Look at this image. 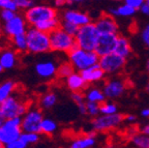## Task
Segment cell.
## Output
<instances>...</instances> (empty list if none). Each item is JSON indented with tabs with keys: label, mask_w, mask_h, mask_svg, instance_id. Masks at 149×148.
I'll return each instance as SVG.
<instances>
[{
	"label": "cell",
	"mask_w": 149,
	"mask_h": 148,
	"mask_svg": "<svg viewBox=\"0 0 149 148\" xmlns=\"http://www.w3.org/2000/svg\"><path fill=\"white\" fill-rule=\"evenodd\" d=\"M0 52H1V48H0Z\"/></svg>",
	"instance_id": "56"
},
{
	"label": "cell",
	"mask_w": 149,
	"mask_h": 148,
	"mask_svg": "<svg viewBox=\"0 0 149 148\" xmlns=\"http://www.w3.org/2000/svg\"><path fill=\"white\" fill-rule=\"evenodd\" d=\"M78 110H79V113L81 115H87L86 113V103H84V104L81 105H78Z\"/></svg>",
	"instance_id": "43"
},
{
	"label": "cell",
	"mask_w": 149,
	"mask_h": 148,
	"mask_svg": "<svg viewBox=\"0 0 149 148\" xmlns=\"http://www.w3.org/2000/svg\"><path fill=\"white\" fill-rule=\"evenodd\" d=\"M145 3H146V4H148L149 5V0H146V1H144Z\"/></svg>",
	"instance_id": "54"
},
{
	"label": "cell",
	"mask_w": 149,
	"mask_h": 148,
	"mask_svg": "<svg viewBox=\"0 0 149 148\" xmlns=\"http://www.w3.org/2000/svg\"><path fill=\"white\" fill-rule=\"evenodd\" d=\"M113 53L126 60V58L132 53V46H130V40H128L125 36L118 35Z\"/></svg>",
	"instance_id": "19"
},
{
	"label": "cell",
	"mask_w": 149,
	"mask_h": 148,
	"mask_svg": "<svg viewBox=\"0 0 149 148\" xmlns=\"http://www.w3.org/2000/svg\"><path fill=\"white\" fill-rule=\"evenodd\" d=\"M118 112L117 106L112 102H105L100 105V115H113Z\"/></svg>",
	"instance_id": "30"
},
{
	"label": "cell",
	"mask_w": 149,
	"mask_h": 148,
	"mask_svg": "<svg viewBox=\"0 0 149 148\" xmlns=\"http://www.w3.org/2000/svg\"><path fill=\"white\" fill-rule=\"evenodd\" d=\"M35 73L37 76L42 79H52L56 76L57 65L55 62L51 60H42L38 61L34 66Z\"/></svg>",
	"instance_id": "16"
},
{
	"label": "cell",
	"mask_w": 149,
	"mask_h": 148,
	"mask_svg": "<svg viewBox=\"0 0 149 148\" xmlns=\"http://www.w3.org/2000/svg\"><path fill=\"white\" fill-rule=\"evenodd\" d=\"M17 15V13L13 12V10H8V9H1L0 10V20H2L4 23L10 21L13 18H15V16Z\"/></svg>",
	"instance_id": "37"
},
{
	"label": "cell",
	"mask_w": 149,
	"mask_h": 148,
	"mask_svg": "<svg viewBox=\"0 0 149 148\" xmlns=\"http://www.w3.org/2000/svg\"><path fill=\"white\" fill-rule=\"evenodd\" d=\"M28 103L20 100L15 95L9 96L0 104V112L5 116L6 119L20 117L22 118L24 114L28 111Z\"/></svg>",
	"instance_id": "6"
},
{
	"label": "cell",
	"mask_w": 149,
	"mask_h": 148,
	"mask_svg": "<svg viewBox=\"0 0 149 148\" xmlns=\"http://www.w3.org/2000/svg\"><path fill=\"white\" fill-rule=\"evenodd\" d=\"M49 39L51 51L63 52L68 54L72 50L77 48L74 37L65 33L60 27L49 33Z\"/></svg>",
	"instance_id": "5"
},
{
	"label": "cell",
	"mask_w": 149,
	"mask_h": 148,
	"mask_svg": "<svg viewBox=\"0 0 149 148\" xmlns=\"http://www.w3.org/2000/svg\"><path fill=\"white\" fill-rule=\"evenodd\" d=\"M141 38H142L143 44L149 48V24L145 26L144 29L141 32Z\"/></svg>",
	"instance_id": "41"
},
{
	"label": "cell",
	"mask_w": 149,
	"mask_h": 148,
	"mask_svg": "<svg viewBox=\"0 0 149 148\" xmlns=\"http://www.w3.org/2000/svg\"><path fill=\"white\" fill-rule=\"evenodd\" d=\"M98 37L100 33L96 30L94 23H90L79 28L77 34L74 36V42L79 49H82L84 51L94 52Z\"/></svg>",
	"instance_id": "3"
},
{
	"label": "cell",
	"mask_w": 149,
	"mask_h": 148,
	"mask_svg": "<svg viewBox=\"0 0 149 148\" xmlns=\"http://www.w3.org/2000/svg\"><path fill=\"white\" fill-rule=\"evenodd\" d=\"M57 103V94L55 92H46L40 96V109L50 110L52 109Z\"/></svg>",
	"instance_id": "23"
},
{
	"label": "cell",
	"mask_w": 149,
	"mask_h": 148,
	"mask_svg": "<svg viewBox=\"0 0 149 148\" xmlns=\"http://www.w3.org/2000/svg\"><path fill=\"white\" fill-rule=\"evenodd\" d=\"M60 28L65 33H68V35H70V36H72V37L76 36L78 30H79V27L74 26V24H72V23H68V22H64V21L60 22Z\"/></svg>",
	"instance_id": "33"
},
{
	"label": "cell",
	"mask_w": 149,
	"mask_h": 148,
	"mask_svg": "<svg viewBox=\"0 0 149 148\" xmlns=\"http://www.w3.org/2000/svg\"><path fill=\"white\" fill-rule=\"evenodd\" d=\"M54 4H55V6H62V5L66 4V1H60V0H57V1L54 2Z\"/></svg>",
	"instance_id": "49"
},
{
	"label": "cell",
	"mask_w": 149,
	"mask_h": 148,
	"mask_svg": "<svg viewBox=\"0 0 149 148\" xmlns=\"http://www.w3.org/2000/svg\"><path fill=\"white\" fill-rule=\"evenodd\" d=\"M146 71H147V73L149 74V58L147 59V61H146Z\"/></svg>",
	"instance_id": "50"
},
{
	"label": "cell",
	"mask_w": 149,
	"mask_h": 148,
	"mask_svg": "<svg viewBox=\"0 0 149 148\" xmlns=\"http://www.w3.org/2000/svg\"><path fill=\"white\" fill-rule=\"evenodd\" d=\"M80 75H81V77L83 78L84 81L86 82V84L96 83V82L102 80L104 77H105V73L100 70L98 63L89 67L87 70H84L82 72H80Z\"/></svg>",
	"instance_id": "17"
},
{
	"label": "cell",
	"mask_w": 149,
	"mask_h": 148,
	"mask_svg": "<svg viewBox=\"0 0 149 148\" xmlns=\"http://www.w3.org/2000/svg\"><path fill=\"white\" fill-rule=\"evenodd\" d=\"M6 121V118H5V116L3 115L1 112H0V127L2 126L3 124H4V122Z\"/></svg>",
	"instance_id": "47"
},
{
	"label": "cell",
	"mask_w": 149,
	"mask_h": 148,
	"mask_svg": "<svg viewBox=\"0 0 149 148\" xmlns=\"http://www.w3.org/2000/svg\"><path fill=\"white\" fill-rule=\"evenodd\" d=\"M24 19L27 25L34 27L42 22L49 21L58 17L57 9L54 6L47 4H34L32 7L24 12Z\"/></svg>",
	"instance_id": "1"
},
{
	"label": "cell",
	"mask_w": 149,
	"mask_h": 148,
	"mask_svg": "<svg viewBox=\"0 0 149 148\" xmlns=\"http://www.w3.org/2000/svg\"><path fill=\"white\" fill-rule=\"evenodd\" d=\"M62 21L74 24L77 27H82L91 23V17L87 13L78 9H66L62 14Z\"/></svg>",
	"instance_id": "15"
},
{
	"label": "cell",
	"mask_w": 149,
	"mask_h": 148,
	"mask_svg": "<svg viewBox=\"0 0 149 148\" xmlns=\"http://www.w3.org/2000/svg\"><path fill=\"white\" fill-rule=\"evenodd\" d=\"M126 89V86L124 81H122L121 79L115 78L108 80L106 84L102 87V93L105 95L106 98H110V100H114L117 97H120L123 94L124 91Z\"/></svg>",
	"instance_id": "13"
},
{
	"label": "cell",
	"mask_w": 149,
	"mask_h": 148,
	"mask_svg": "<svg viewBox=\"0 0 149 148\" xmlns=\"http://www.w3.org/2000/svg\"><path fill=\"white\" fill-rule=\"evenodd\" d=\"M125 119L128 121V122H135V121L137 120V116H135V115H127L125 117Z\"/></svg>",
	"instance_id": "44"
},
{
	"label": "cell",
	"mask_w": 149,
	"mask_h": 148,
	"mask_svg": "<svg viewBox=\"0 0 149 148\" xmlns=\"http://www.w3.org/2000/svg\"><path fill=\"white\" fill-rule=\"evenodd\" d=\"M95 145V139L88 136H83L74 139L70 143V148H91Z\"/></svg>",
	"instance_id": "27"
},
{
	"label": "cell",
	"mask_w": 149,
	"mask_h": 148,
	"mask_svg": "<svg viewBox=\"0 0 149 148\" xmlns=\"http://www.w3.org/2000/svg\"><path fill=\"white\" fill-rule=\"evenodd\" d=\"M133 148H149V136L144 134H135L130 137Z\"/></svg>",
	"instance_id": "28"
},
{
	"label": "cell",
	"mask_w": 149,
	"mask_h": 148,
	"mask_svg": "<svg viewBox=\"0 0 149 148\" xmlns=\"http://www.w3.org/2000/svg\"><path fill=\"white\" fill-rule=\"evenodd\" d=\"M86 113L90 117H94L100 115V105L95 103L86 102Z\"/></svg>",
	"instance_id": "34"
},
{
	"label": "cell",
	"mask_w": 149,
	"mask_h": 148,
	"mask_svg": "<svg viewBox=\"0 0 149 148\" xmlns=\"http://www.w3.org/2000/svg\"><path fill=\"white\" fill-rule=\"evenodd\" d=\"M118 34H100L97 45L94 50L98 57H104L114 52Z\"/></svg>",
	"instance_id": "12"
},
{
	"label": "cell",
	"mask_w": 149,
	"mask_h": 148,
	"mask_svg": "<svg viewBox=\"0 0 149 148\" xmlns=\"http://www.w3.org/2000/svg\"><path fill=\"white\" fill-rule=\"evenodd\" d=\"M70 97H72V102L74 104L77 105H81V104H84L85 102V95H84L83 92H72L70 94Z\"/></svg>",
	"instance_id": "38"
},
{
	"label": "cell",
	"mask_w": 149,
	"mask_h": 148,
	"mask_svg": "<svg viewBox=\"0 0 149 148\" xmlns=\"http://www.w3.org/2000/svg\"><path fill=\"white\" fill-rule=\"evenodd\" d=\"M124 116L122 114H113V115H98L92 120L93 131L98 132H107L113 130L121 124Z\"/></svg>",
	"instance_id": "9"
},
{
	"label": "cell",
	"mask_w": 149,
	"mask_h": 148,
	"mask_svg": "<svg viewBox=\"0 0 149 148\" xmlns=\"http://www.w3.org/2000/svg\"><path fill=\"white\" fill-rule=\"evenodd\" d=\"M100 34H118V24L110 15H102L94 23Z\"/></svg>",
	"instance_id": "14"
},
{
	"label": "cell",
	"mask_w": 149,
	"mask_h": 148,
	"mask_svg": "<svg viewBox=\"0 0 149 148\" xmlns=\"http://www.w3.org/2000/svg\"><path fill=\"white\" fill-rule=\"evenodd\" d=\"M27 51L32 54H44L51 51L48 33L42 32L34 27H28L25 32Z\"/></svg>",
	"instance_id": "2"
},
{
	"label": "cell",
	"mask_w": 149,
	"mask_h": 148,
	"mask_svg": "<svg viewBox=\"0 0 149 148\" xmlns=\"http://www.w3.org/2000/svg\"><path fill=\"white\" fill-rule=\"evenodd\" d=\"M21 121L22 118L20 117L6 119L4 124L0 127V143L5 146L10 142L20 139L22 134Z\"/></svg>",
	"instance_id": "7"
},
{
	"label": "cell",
	"mask_w": 149,
	"mask_h": 148,
	"mask_svg": "<svg viewBox=\"0 0 149 148\" xmlns=\"http://www.w3.org/2000/svg\"><path fill=\"white\" fill-rule=\"evenodd\" d=\"M96 135H97V133L95 132V131H90V132L88 133V134L86 135V136H88V137H90V138H93V139H95V137H96Z\"/></svg>",
	"instance_id": "48"
},
{
	"label": "cell",
	"mask_w": 149,
	"mask_h": 148,
	"mask_svg": "<svg viewBox=\"0 0 149 148\" xmlns=\"http://www.w3.org/2000/svg\"><path fill=\"white\" fill-rule=\"evenodd\" d=\"M15 2H16V5L18 7V10L21 9L24 12H26L27 9H29L35 4V2L32 0H15Z\"/></svg>",
	"instance_id": "36"
},
{
	"label": "cell",
	"mask_w": 149,
	"mask_h": 148,
	"mask_svg": "<svg viewBox=\"0 0 149 148\" xmlns=\"http://www.w3.org/2000/svg\"><path fill=\"white\" fill-rule=\"evenodd\" d=\"M4 148H28V145L21 139H18L16 141L10 142L9 144L4 146Z\"/></svg>",
	"instance_id": "40"
},
{
	"label": "cell",
	"mask_w": 149,
	"mask_h": 148,
	"mask_svg": "<svg viewBox=\"0 0 149 148\" xmlns=\"http://www.w3.org/2000/svg\"><path fill=\"white\" fill-rule=\"evenodd\" d=\"M68 59L70 63L74 66V71H78V73H80L97 64L100 57L96 55L95 52L84 51L77 47L68 53Z\"/></svg>",
	"instance_id": "4"
},
{
	"label": "cell",
	"mask_w": 149,
	"mask_h": 148,
	"mask_svg": "<svg viewBox=\"0 0 149 148\" xmlns=\"http://www.w3.org/2000/svg\"><path fill=\"white\" fill-rule=\"evenodd\" d=\"M143 3H144V0H125V1H124V4L132 7V8L135 9V10L140 9V7L142 6Z\"/></svg>",
	"instance_id": "39"
},
{
	"label": "cell",
	"mask_w": 149,
	"mask_h": 148,
	"mask_svg": "<svg viewBox=\"0 0 149 148\" xmlns=\"http://www.w3.org/2000/svg\"><path fill=\"white\" fill-rule=\"evenodd\" d=\"M0 148H4V145H3V144L0 143Z\"/></svg>",
	"instance_id": "53"
},
{
	"label": "cell",
	"mask_w": 149,
	"mask_h": 148,
	"mask_svg": "<svg viewBox=\"0 0 149 148\" xmlns=\"http://www.w3.org/2000/svg\"><path fill=\"white\" fill-rule=\"evenodd\" d=\"M18 63V56L13 50H3L0 52V64L3 70H10Z\"/></svg>",
	"instance_id": "20"
},
{
	"label": "cell",
	"mask_w": 149,
	"mask_h": 148,
	"mask_svg": "<svg viewBox=\"0 0 149 148\" xmlns=\"http://www.w3.org/2000/svg\"><path fill=\"white\" fill-rule=\"evenodd\" d=\"M142 134L146 135V136H149V123L142 127Z\"/></svg>",
	"instance_id": "46"
},
{
	"label": "cell",
	"mask_w": 149,
	"mask_h": 148,
	"mask_svg": "<svg viewBox=\"0 0 149 148\" xmlns=\"http://www.w3.org/2000/svg\"><path fill=\"white\" fill-rule=\"evenodd\" d=\"M125 59L119 57L116 54L112 53L104 56V57H100L98 65H100V70L105 73V75H113L120 72L125 65Z\"/></svg>",
	"instance_id": "10"
},
{
	"label": "cell",
	"mask_w": 149,
	"mask_h": 148,
	"mask_svg": "<svg viewBox=\"0 0 149 148\" xmlns=\"http://www.w3.org/2000/svg\"><path fill=\"white\" fill-rule=\"evenodd\" d=\"M44 119V114L38 108H29L24 114L21 121L22 133H34L40 135V123Z\"/></svg>",
	"instance_id": "8"
},
{
	"label": "cell",
	"mask_w": 149,
	"mask_h": 148,
	"mask_svg": "<svg viewBox=\"0 0 149 148\" xmlns=\"http://www.w3.org/2000/svg\"><path fill=\"white\" fill-rule=\"evenodd\" d=\"M140 12L142 13V15H144V16H148L149 17V5L146 4V3H143V5L141 7H140L139 9Z\"/></svg>",
	"instance_id": "42"
},
{
	"label": "cell",
	"mask_w": 149,
	"mask_h": 148,
	"mask_svg": "<svg viewBox=\"0 0 149 148\" xmlns=\"http://www.w3.org/2000/svg\"><path fill=\"white\" fill-rule=\"evenodd\" d=\"M106 148H113L112 146H106Z\"/></svg>",
	"instance_id": "55"
},
{
	"label": "cell",
	"mask_w": 149,
	"mask_h": 148,
	"mask_svg": "<svg viewBox=\"0 0 149 148\" xmlns=\"http://www.w3.org/2000/svg\"><path fill=\"white\" fill-rule=\"evenodd\" d=\"M40 134H34V133H22L20 139L23 140L27 145L35 144L40 141Z\"/></svg>",
	"instance_id": "32"
},
{
	"label": "cell",
	"mask_w": 149,
	"mask_h": 148,
	"mask_svg": "<svg viewBox=\"0 0 149 148\" xmlns=\"http://www.w3.org/2000/svg\"><path fill=\"white\" fill-rule=\"evenodd\" d=\"M12 42L17 51L19 52H26L27 51V40H26L25 34L18 35L12 38Z\"/></svg>",
	"instance_id": "31"
},
{
	"label": "cell",
	"mask_w": 149,
	"mask_h": 148,
	"mask_svg": "<svg viewBox=\"0 0 149 148\" xmlns=\"http://www.w3.org/2000/svg\"><path fill=\"white\" fill-rule=\"evenodd\" d=\"M145 91H146L147 93H149V82L146 84V87H145Z\"/></svg>",
	"instance_id": "51"
},
{
	"label": "cell",
	"mask_w": 149,
	"mask_h": 148,
	"mask_svg": "<svg viewBox=\"0 0 149 148\" xmlns=\"http://www.w3.org/2000/svg\"><path fill=\"white\" fill-rule=\"evenodd\" d=\"M27 28V23H26L24 17L17 14L15 18H13L10 21L4 23L3 31L7 36L13 38V37L18 36V35L25 34Z\"/></svg>",
	"instance_id": "11"
},
{
	"label": "cell",
	"mask_w": 149,
	"mask_h": 148,
	"mask_svg": "<svg viewBox=\"0 0 149 148\" xmlns=\"http://www.w3.org/2000/svg\"><path fill=\"white\" fill-rule=\"evenodd\" d=\"M141 115H142V117L148 118L149 117V108H145V109H143L142 112H141Z\"/></svg>",
	"instance_id": "45"
},
{
	"label": "cell",
	"mask_w": 149,
	"mask_h": 148,
	"mask_svg": "<svg viewBox=\"0 0 149 148\" xmlns=\"http://www.w3.org/2000/svg\"><path fill=\"white\" fill-rule=\"evenodd\" d=\"M65 84L72 92H82V90L87 87L86 82L84 81L80 73L78 72H74L68 78L65 79Z\"/></svg>",
	"instance_id": "18"
},
{
	"label": "cell",
	"mask_w": 149,
	"mask_h": 148,
	"mask_svg": "<svg viewBox=\"0 0 149 148\" xmlns=\"http://www.w3.org/2000/svg\"><path fill=\"white\" fill-rule=\"evenodd\" d=\"M57 122L53 120L52 118H45L40 123V134L47 135V136H52L54 133L57 131Z\"/></svg>",
	"instance_id": "26"
},
{
	"label": "cell",
	"mask_w": 149,
	"mask_h": 148,
	"mask_svg": "<svg viewBox=\"0 0 149 148\" xmlns=\"http://www.w3.org/2000/svg\"><path fill=\"white\" fill-rule=\"evenodd\" d=\"M60 22H61L60 19L57 17V18L52 19V20H49V21L37 24V25L34 26V28L37 29V30L42 31V32L48 33V34H49L50 32H52L53 30H55V29L60 27Z\"/></svg>",
	"instance_id": "25"
},
{
	"label": "cell",
	"mask_w": 149,
	"mask_h": 148,
	"mask_svg": "<svg viewBox=\"0 0 149 148\" xmlns=\"http://www.w3.org/2000/svg\"><path fill=\"white\" fill-rule=\"evenodd\" d=\"M135 9H133L132 7L127 6L126 4H121L117 7H112L109 9L110 16H112L113 18L114 17H122V18H130V17H133L136 15Z\"/></svg>",
	"instance_id": "22"
},
{
	"label": "cell",
	"mask_w": 149,
	"mask_h": 148,
	"mask_svg": "<svg viewBox=\"0 0 149 148\" xmlns=\"http://www.w3.org/2000/svg\"><path fill=\"white\" fill-rule=\"evenodd\" d=\"M0 104H1V103H0Z\"/></svg>",
	"instance_id": "57"
},
{
	"label": "cell",
	"mask_w": 149,
	"mask_h": 148,
	"mask_svg": "<svg viewBox=\"0 0 149 148\" xmlns=\"http://www.w3.org/2000/svg\"><path fill=\"white\" fill-rule=\"evenodd\" d=\"M85 100L87 102H90V103H95V104H102V103L106 102V98L104 93H102V89L97 87H91L89 88L88 90L86 91L85 93Z\"/></svg>",
	"instance_id": "21"
},
{
	"label": "cell",
	"mask_w": 149,
	"mask_h": 148,
	"mask_svg": "<svg viewBox=\"0 0 149 148\" xmlns=\"http://www.w3.org/2000/svg\"><path fill=\"white\" fill-rule=\"evenodd\" d=\"M3 71H4V70H3V68H2V66H1V64H0V74H1V73H2Z\"/></svg>",
	"instance_id": "52"
},
{
	"label": "cell",
	"mask_w": 149,
	"mask_h": 148,
	"mask_svg": "<svg viewBox=\"0 0 149 148\" xmlns=\"http://www.w3.org/2000/svg\"><path fill=\"white\" fill-rule=\"evenodd\" d=\"M1 9H8L15 13L18 12V7L15 0H0V10Z\"/></svg>",
	"instance_id": "35"
},
{
	"label": "cell",
	"mask_w": 149,
	"mask_h": 148,
	"mask_svg": "<svg viewBox=\"0 0 149 148\" xmlns=\"http://www.w3.org/2000/svg\"><path fill=\"white\" fill-rule=\"evenodd\" d=\"M17 84L12 80H6V81L0 83V103H2L9 96H12L13 92L16 89Z\"/></svg>",
	"instance_id": "24"
},
{
	"label": "cell",
	"mask_w": 149,
	"mask_h": 148,
	"mask_svg": "<svg viewBox=\"0 0 149 148\" xmlns=\"http://www.w3.org/2000/svg\"><path fill=\"white\" fill-rule=\"evenodd\" d=\"M76 72L72 64L70 62H63L59 66H57L56 76L60 79H66Z\"/></svg>",
	"instance_id": "29"
}]
</instances>
